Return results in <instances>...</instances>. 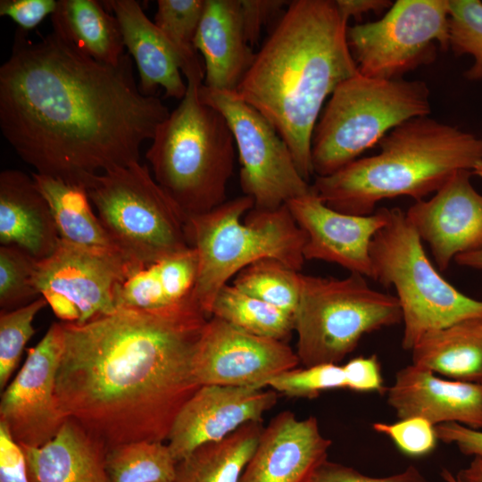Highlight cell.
I'll return each mask as SVG.
<instances>
[{
	"label": "cell",
	"mask_w": 482,
	"mask_h": 482,
	"mask_svg": "<svg viewBox=\"0 0 482 482\" xmlns=\"http://www.w3.org/2000/svg\"><path fill=\"white\" fill-rule=\"evenodd\" d=\"M170 114L141 93L125 54L99 62L54 30L16 40L0 68V129L36 173L86 187L93 177L139 162Z\"/></svg>",
	"instance_id": "6da1fadb"
},
{
	"label": "cell",
	"mask_w": 482,
	"mask_h": 482,
	"mask_svg": "<svg viewBox=\"0 0 482 482\" xmlns=\"http://www.w3.org/2000/svg\"><path fill=\"white\" fill-rule=\"evenodd\" d=\"M209 319L191 299L160 312L118 309L85 324L62 322L55 386L62 412L108 448L167 440L201 386L193 360Z\"/></svg>",
	"instance_id": "7a4b0ae2"
},
{
	"label": "cell",
	"mask_w": 482,
	"mask_h": 482,
	"mask_svg": "<svg viewBox=\"0 0 482 482\" xmlns=\"http://www.w3.org/2000/svg\"><path fill=\"white\" fill-rule=\"evenodd\" d=\"M347 28L335 1L289 2L236 90L274 126L307 182L313 174L312 132L323 104L358 73Z\"/></svg>",
	"instance_id": "3957f363"
},
{
	"label": "cell",
	"mask_w": 482,
	"mask_h": 482,
	"mask_svg": "<svg viewBox=\"0 0 482 482\" xmlns=\"http://www.w3.org/2000/svg\"><path fill=\"white\" fill-rule=\"evenodd\" d=\"M378 154L360 158L311 185L328 207L370 215L385 199L423 200L461 170L482 162V137L429 115L411 119L388 132Z\"/></svg>",
	"instance_id": "277c9868"
},
{
	"label": "cell",
	"mask_w": 482,
	"mask_h": 482,
	"mask_svg": "<svg viewBox=\"0 0 482 482\" xmlns=\"http://www.w3.org/2000/svg\"><path fill=\"white\" fill-rule=\"evenodd\" d=\"M182 72L187 93L157 127L145 158L157 184L188 218L226 201L236 144L224 116L199 98L204 69L198 56Z\"/></svg>",
	"instance_id": "5b68a950"
},
{
	"label": "cell",
	"mask_w": 482,
	"mask_h": 482,
	"mask_svg": "<svg viewBox=\"0 0 482 482\" xmlns=\"http://www.w3.org/2000/svg\"><path fill=\"white\" fill-rule=\"evenodd\" d=\"M253 207L244 195L187 218V237L198 261L193 297L209 317L220 288L251 263L274 258L295 270L303 269L306 237L287 204Z\"/></svg>",
	"instance_id": "8992f818"
},
{
	"label": "cell",
	"mask_w": 482,
	"mask_h": 482,
	"mask_svg": "<svg viewBox=\"0 0 482 482\" xmlns=\"http://www.w3.org/2000/svg\"><path fill=\"white\" fill-rule=\"evenodd\" d=\"M431 112L423 80L381 79L360 74L329 96L312 132L313 174L324 177L357 160L400 124Z\"/></svg>",
	"instance_id": "52a82bcc"
},
{
	"label": "cell",
	"mask_w": 482,
	"mask_h": 482,
	"mask_svg": "<svg viewBox=\"0 0 482 482\" xmlns=\"http://www.w3.org/2000/svg\"><path fill=\"white\" fill-rule=\"evenodd\" d=\"M370 254L373 279L395 289L404 350L411 351L428 332L482 317V301L462 294L438 273L400 208H388L386 222L374 236Z\"/></svg>",
	"instance_id": "ba28073f"
},
{
	"label": "cell",
	"mask_w": 482,
	"mask_h": 482,
	"mask_svg": "<svg viewBox=\"0 0 482 482\" xmlns=\"http://www.w3.org/2000/svg\"><path fill=\"white\" fill-rule=\"evenodd\" d=\"M86 188L113 246L137 269L191 247L187 216L139 162L91 178Z\"/></svg>",
	"instance_id": "9c48e42d"
},
{
	"label": "cell",
	"mask_w": 482,
	"mask_h": 482,
	"mask_svg": "<svg viewBox=\"0 0 482 482\" xmlns=\"http://www.w3.org/2000/svg\"><path fill=\"white\" fill-rule=\"evenodd\" d=\"M296 354L304 367L338 364L365 335L403 320L396 296L371 288L364 276L301 273L294 313Z\"/></svg>",
	"instance_id": "30bf717a"
},
{
	"label": "cell",
	"mask_w": 482,
	"mask_h": 482,
	"mask_svg": "<svg viewBox=\"0 0 482 482\" xmlns=\"http://www.w3.org/2000/svg\"><path fill=\"white\" fill-rule=\"evenodd\" d=\"M449 0H396L378 21L347 28V42L362 75L403 79L449 48Z\"/></svg>",
	"instance_id": "8fae6325"
},
{
	"label": "cell",
	"mask_w": 482,
	"mask_h": 482,
	"mask_svg": "<svg viewBox=\"0 0 482 482\" xmlns=\"http://www.w3.org/2000/svg\"><path fill=\"white\" fill-rule=\"evenodd\" d=\"M198 95L204 104L224 116L230 128L238 153L240 187L253 200V208L274 210L311 191L287 143L261 112L236 91L202 84Z\"/></svg>",
	"instance_id": "7c38bea8"
},
{
	"label": "cell",
	"mask_w": 482,
	"mask_h": 482,
	"mask_svg": "<svg viewBox=\"0 0 482 482\" xmlns=\"http://www.w3.org/2000/svg\"><path fill=\"white\" fill-rule=\"evenodd\" d=\"M137 270L116 249L60 240L51 255L37 261L35 282L62 322L85 324L117 310L120 288Z\"/></svg>",
	"instance_id": "4fadbf2b"
},
{
	"label": "cell",
	"mask_w": 482,
	"mask_h": 482,
	"mask_svg": "<svg viewBox=\"0 0 482 482\" xmlns=\"http://www.w3.org/2000/svg\"><path fill=\"white\" fill-rule=\"evenodd\" d=\"M63 350L62 322L53 323L4 388L0 422L20 445L39 447L53 439L67 418L55 393L56 375Z\"/></svg>",
	"instance_id": "5bb4252c"
},
{
	"label": "cell",
	"mask_w": 482,
	"mask_h": 482,
	"mask_svg": "<svg viewBox=\"0 0 482 482\" xmlns=\"http://www.w3.org/2000/svg\"><path fill=\"white\" fill-rule=\"evenodd\" d=\"M301 363L286 342L259 337L211 317L193 360L199 386L264 388L278 374Z\"/></svg>",
	"instance_id": "9a60e30c"
},
{
	"label": "cell",
	"mask_w": 482,
	"mask_h": 482,
	"mask_svg": "<svg viewBox=\"0 0 482 482\" xmlns=\"http://www.w3.org/2000/svg\"><path fill=\"white\" fill-rule=\"evenodd\" d=\"M273 389L204 385L179 411L167 441L178 461L198 446L221 440L243 425L262 422L277 403Z\"/></svg>",
	"instance_id": "2e32d148"
},
{
	"label": "cell",
	"mask_w": 482,
	"mask_h": 482,
	"mask_svg": "<svg viewBox=\"0 0 482 482\" xmlns=\"http://www.w3.org/2000/svg\"><path fill=\"white\" fill-rule=\"evenodd\" d=\"M286 204L305 234V261L337 263L351 273L373 278L370 244L386 224L388 208L370 215L346 214L326 205L312 189Z\"/></svg>",
	"instance_id": "e0dca14e"
},
{
	"label": "cell",
	"mask_w": 482,
	"mask_h": 482,
	"mask_svg": "<svg viewBox=\"0 0 482 482\" xmlns=\"http://www.w3.org/2000/svg\"><path fill=\"white\" fill-rule=\"evenodd\" d=\"M461 170L428 200L415 201L405 215L425 240L442 270L459 254L482 250V195Z\"/></svg>",
	"instance_id": "ac0fdd59"
},
{
	"label": "cell",
	"mask_w": 482,
	"mask_h": 482,
	"mask_svg": "<svg viewBox=\"0 0 482 482\" xmlns=\"http://www.w3.org/2000/svg\"><path fill=\"white\" fill-rule=\"evenodd\" d=\"M331 445L314 416L298 420L280 411L263 428L239 482H304L328 459Z\"/></svg>",
	"instance_id": "d6986e66"
},
{
	"label": "cell",
	"mask_w": 482,
	"mask_h": 482,
	"mask_svg": "<svg viewBox=\"0 0 482 482\" xmlns=\"http://www.w3.org/2000/svg\"><path fill=\"white\" fill-rule=\"evenodd\" d=\"M386 392L399 420L420 417L435 426L455 422L482 429V384L444 379L411 363L396 372Z\"/></svg>",
	"instance_id": "ffe728a7"
},
{
	"label": "cell",
	"mask_w": 482,
	"mask_h": 482,
	"mask_svg": "<svg viewBox=\"0 0 482 482\" xmlns=\"http://www.w3.org/2000/svg\"><path fill=\"white\" fill-rule=\"evenodd\" d=\"M104 5L112 12L119 22L124 46L138 70L141 93L154 96L161 87L166 97L181 100L187 85L180 71L188 60L145 15L137 1L109 0L104 1Z\"/></svg>",
	"instance_id": "44dd1931"
},
{
	"label": "cell",
	"mask_w": 482,
	"mask_h": 482,
	"mask_svg": "<svg viewBox=\"0 0 482 482\" xmlns=\"http://www.w3.org/2000/svg\"><path fill=\"white\" fill-rule=\"evenodd\" d=\"M194 47L204 62L203 84L236 91L255 56L245 36L239 0H206Z\"/></svg>",
	"instance_id": "7402d4cb"
},
{
	"label": "cell",
	"mask_w": 482,
	"mask_h": 482,
	"mask_svg": "<svg viewBox=\"0 0 482 482\" xmlns=\"http://www.w3.org/2000/svg\"><path fill=\"white\" fill-rule=\"evenodd\" d=\"M60 242L49 205L32 177L8 169L0 174V243L36 260L51 255Z\"/></svg>",
	"instance_id": "603a6c76"
},
{
	"label": "cell",
	"mask_w": 482,
	"mask_h": 482,
	"mask_svg": "<svg viewBox=\"0 0 482 482\" xmlns=\"http://www.w3.org/2000/svg\"><path fill=\"white\" fill-rule=\"evenodd\" d=\"M21 447L29 482H112L105 465L108 447L72 419L46 444Z\"/></svg>",
	"instance_id": "cb8c5ba5"
},
{
	"label": "cell",
	"mask_w": 482,
	"mask_h": 482,
	"mask_svg": "<svg viewBox=\"0 0 482 482\" xmlns=\"http://www.w3.org/2000/svg\"><path fill=\"white\" fill-rule=\"evenodd\" d=\"M198 269L194 248L133 272L122 284L116 308L160 312L193 298Z\"/></svg>",
	"instance_id": "d4e9b609"
},
{
	"label": "cell",
	"mask_w": 482,
	"mask_h": 482,
	"mask_svg": "<svg viewBox=\"0 0 482 482\" xmlns=\"http://www.w3.org/2000/svg\"><path fill=\"white\" fill-rule=\"evenodd\" d=\"M411 351L416 366L453 380L482 384V317L428 332Z\"/></svg>",
	"instance_id": "484cf974"
},
{
	"label": "cell",
	"mask_w": 482,
	"mask_h": 482,
	"mask_svg": "<svg viewBox=\"0 0 482 482\" xmlns=\"http://www.w3.org/2000/svg\"><path fill=\"white\" fill-rule=\"evenodd\" d=\"M53 30L96 61L118 65L124 43L114 15L95 0H60L51 16Z\"/></svg>",
	"instance_id": "4316f807"
},
{
	"label": "cell",
	"mask_w": 482,
	"mask_h": 482,
	"mask_svg": "<svg viewBox=\"0 0 482 482\" xmlns=\"http://www.w3.org/2000/svg\"><path fill=\"white\" fill-rule=\"evenodd\" d=\"M31 177L49 205L60 240L87 247L116 249L94 212L84 185L36 172Z\"/></svg>",
	"instance_id": "83f0119b"
},
{
	"label": "cell",
	"mask_w": 482,
	"mask_h": 482,
	"mask_svg": "<svg viewBox=\"0 0 482 482\" xmlns=\"http://www.w3.org/2000/svg\"><path fill=\"white\" fill-rule=\"evenodd\" d=\"M262 429V422H248L221 440L198 446L177 462L172 482H239Z\"/></svg>",
	"instance_id": "f1b7e54d"
},
{
	"label": "cell",
	"mask_w": 482,
	"mask_h": 482,
	"mask_svg": "<svg viewBox=\"0 0 482 482\" xmlns=\"http://www.w3.org/2000/svg\"><path fill=\"white\" fill-rule=\"evenodd\" d=\"M210 314L253 335L283 342L295 330L294 314L229 284L216 295Z\"/></svg>",
	"instance_id": "f546056e"
},
{
	"label": "cell",
	"mask_w": 482,
	"mask_h": 482,
	"mask_svg": "<svg viewBox=\"0 0 482 482\" xmlns=\"http://www.w3.org/2000/svg\"><path fill=\"white\" fill-rule=\"evenodd\" d=\"M105 465L112 482H172L177 461L163 442L137 441L109 447Z\"/></svg>",
	"instance_id": "4dcf8cb0"
},
{
	"label": "cell",
	"mask_w": 482,
	"mask_h": 482,
	"mask_svg": "<svg viewBox=\"0 0 482 482\" xmlns=\"http://www.w3.org/2000/svg\"><path fill=\"white\" fill-rule=\"evenodd\" d=\"M232 285L294 314L300 296L301 273L277 259L263 258L241 270Z\"/></svg>",
	"instance_id": "1f68e13d"
},
{
	"label": "cell",
	"mask_w": 482,
	"mask_h": 482,
	"mask_svg": "<svg viewBox=\"0 0 482 482\" xmlns=\"http://www.w3.org/2000/svg\"><path fill=\"white\" fill-rule=\"evenodd\" d=\"M37 260L24 251L0 246V307L10 312L42 297L36 287Z\"/></svg>",
	"instance_id": "d6a6232c"
},
{
	"label": "cell",
	"mask_w": 482,
	"mask_h": 482,
	"mask_svg": "<svg viewBox=\"0 0 482 482\" xmlns=\"http://www.w3.org/2000/svg\"><path fill=\"white\" fill-rule=\"evenodd\" d=\"M449 48L456 55H470L472 65L464 76L482 80V2L449 0Z\"/></svg>",
	"instance_id": "836d02e7"
},
{
	"label": "cell",
	"mask_w": 482,
	"mask_h": 482,
	"mask_svg": "<svg viewBox=\"0 0 482 482\" xmlns=\"http://www.w3.org/2000/svg\"><path fill=\"white\" fill-rule=\"evenodd\" d=\"M206 0H158L154 24L187 60L197 55L194 40Z\"/></svg>",
	"instance_id": "e575fe53"
},
{
	"label": "cell",
	"mask_w": 482,
	"mask_h": 482,
	"mask_svg": "<svg viewBox=\"0 0 482 482\" xmlns=\"http://www.w3.org/2000/svg\"><path fill=\"white\" fill-rule=\"evenodd\" d=\"M40 297L31 303L0 314V388H5L15 370L23 349L34 335L33 321L46 306Z\"/></svg>",
	"instance_id": "d590c367"
},
{
	"label": "cell",
	"mask_w": 482,
	"mask_h": 482,
	"mask_svg": "<svg viewBox=\"0 0 482 482\" xmlns=\"http://www.w3.org/2000/svg\"><path fill=\"white\" fill-rule=\"evenodd\" d=\"M267 386L287 397L314 399L327 390L346 388V378L343 366L320 364L284 371Z\"/></svg>",
	"instance_id": "8d00e7d4"
},
{
	"label": "cell",
	"mask_w": 482,
	"mask_h": 482,
	"mask_svg": "<svg viewBox=\"0 0 482 482\" xmlns=\"http://www.w3.org/2000/svg\"><path fill=\"white\" fill-rule=\"evenodd\" d=\"M372 428L388 436L410 456H422L432 452L437 443L435 425L420 417L399 420L395 423L375 422Z\"/></svg>",
	"instance_id": "74e56055"
},
{
	"label": "cell",
	"mask_w": 482,
	"mask_h": 482,
	"mask_svg": "<svg viewBox=\"0 0 482 482\" xmlns=\"http://www.w3.org/2000/svg\"><path fill=\"white\" fill-rule=\"evenodd\" d=\"M304 482H428L420 470L408 466L403 471L383 478H374L362 474L357 470L330 461H322Z\"/></svg>",
	"instance_id": "f35d334b"
},
{
	"label": "cell",
	"mask_w": 482,
	"mask_h": 482,
	"mask_svg": "<svg viewBox=\"0 0 482 482\" xmlns=\"http://www.w3.org/2000/svg\"><path fill=\"white\" fill-rule=\"evenodd\" d=\"M346 388L354 392L368 393L386 391L381 375V367L376 355L358 356L343 365Z\"/></svg>",
	"instance_id": "ab89813d"
},
{
	"label": "cell",
	"mask_w": 482,
	"mask_h": 482,
	"mask_svg": "<svg viewBox=\"0 0 482 482\" xmlns=\"http://www.w3.org/2000/svg\"><path fill=\"white\" fill-rule=\"evenodd\" d=\"M55 0H1L0 15L12 19L22 30L36 28L56 11Z\"/></svg>",
	"instance_id": "60d3db41"
},
{
	"label": "cell",
	"mask_w": 482,
	"mask_h": 482,
	"mask_svg": "<svg viewBox=\"0 0 482 482\" xmlns=\"http://www.w3.org/2000/svg\"><path fill=\"white\" fill-rule=\"evenodd\" d=\"M0 482H29L23 450L2 422H0Z\"/></svg>",
	"instance_id": "b9f144b4"
},
{
	"label": "cell",
	"mask_w": 482,
	"mask_h": 482,
	"mask_svg": "<svg viewBox=\"0 0 482 482\" xmlns=\"http://www.w3.org/2000/svg\"><path fill=\"white\" fill-rule=\"evenodd\" d=\"M246 41L257 42L262 28L289 2L282 0H239Z\"/></svg>",
	"instance_id": "7bdbcfd3"
},
{
	"label": "cell",
	"mask_w": 482,
	"mask_h": 482,
	"mask_svg": "<svg viewBox=\"0 0 482 482\" xmlns=\"http://www.w3.org/2000/svg\"><path fill=\"white\" fill-rule=\"evenodd\" d=\"M438 440L455 445L466 455H482V430L473 429L455 422L435 426Z\"/></svg>",
	"instance_id": "ee69618b"
},
{
	"label": "cell",
	"mask_w": 482,
	"mask_h": 482,
	"mask_svg": "<svg viewBox=\"0 0 482 482\" xmlns=\"http://www.w3.org/2000/svg\"><path fill=\"white\" fill-rule=\"evenodd\" d=\"M341 17L348 23L351 18L360 20L362 15L379 13L388 10L392 2L388 0H336Z\"/></svg>",
	"instance_id": "f6af8a7d"
},
{
	"label": "cell",
	"mask_w": 482,
	"mask_h": 482,
	"mask_svg": "<svg viewBox=\"0 0 482 482\" xmlns=\"http://www.w3.org/2000/svg\"><path fill=\"white\" fill-rule=\"evenodd\" d=\"M458 482H482V455L473 456L470 464L455 476Z\"/></svg>",
	"instance_id": "bcb514c9"
},
{
	"label": "cell",
	"mask_w": 482,
	"mask_h": 482,
	"mask_svg": "<svg viewBox=\"0 0 482 482\" xmlns=\"http://www.w3.org/2000/svg\"><path fill=\"white\" fill-rule=\"evenodd\" d=\"M454 262L460 266L482 270V250L459 254L455 257Z\"/></svg>",
	"instance_id": "7dc6e473"
},
{
	"label": "cell",
	"mask_w": 482,
	"mask_h": 482,
	"mask_svg": "<svg viewBox=\"0 0 482 482\" xmlns=\"http://www.w3.org/2000/svg\"><path fill=\"white\" fill-rule=\"evenodd\" d=\"M441 477L445 482H458L455 476L448 470L443 469Z\"/></svg>",
	"instance_id": "c3c4849f"
},
{
	"label": "cell",
	"mask_w": 482,
	"mask_h": 482,
	"mask_svg": "<svg viewBox=\"0 0 482 482\" xmlns=\"http://www.w3.org/2000/svg\"><path fill=\"white\" fill-rule=\"evenodd\" d=\"M472 174L482 178V162L475 166V168L472 170Z\"/></svg>",
	"instance_id": "681fc988"
}]
</instances>
